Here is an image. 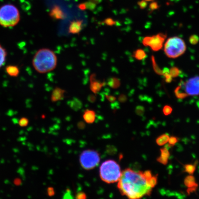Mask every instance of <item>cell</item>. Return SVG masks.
<instances>
[{
  "label": "cell",
  "instance_id": "obj_1",
  "mask_svg": "<svg viewBox=\"0 0 199 199\" xmlns=\"http://www.w3.org/2000/svg\"><path fill=\"white\" fill-rule=\"evenodd\" d=\"M118 188L121 195L131 199L141 198L149 196L152 188L148 186L143 172L127 168L122 172Z\"/></svg>",
  "mask_w": 199,
  "mask_h": 199
},
{
  "label": "cell",
  "instance_id": "obj_2",
  "mask_svg": "<svg viewBox=\"0 0 199 199\" xmlns=\"http://www.w3.org/2000/svg\"><path fill=\"white\" fill-rule=\"evenodd\" d=\"M57 64L56 54L54 51L48 48L40 49L33 58V67L39 73H46L54 70Z\"/></svg>",
  "mask_w": 199,
  "mask_h": 199
},
{
  "label": "cell",
  "instance_id": "obj_3",
  "mask_svg": "<svg viewBox=\"0 0 199 199\" xmlns=\"http://www.w3.org/2000/svg\"><path fill=\"white\" fill-rule=\"evenodd\" d=\"M122 172L120 166L113 160H107L102 163L100 167L101 179L107 183L118 182L121 177Z\"/></svg>",
  "mask_w": 199,
  "mask_h": 199
},
{
  "label": "cell",
  "instance_id": "obj_4",
  "mask_svg": "<svg viewBox=\"0 0 199 199\" xmlns=\"http://www.w3.org/2000/svg\"><path fill=\"white\" fill-rule=\"evenodd\" d=\"M20 14L14 5L7 4L0 7V25L4 28L16 26L19 23Z\"/></svg>",
  "mask_w": 199,
  "mask_h": 199
},
{
  "label": "cell",
  "instance_id": "obj_5",
  "mask_svg": "<svg viewBox=\"0 0 199 199\" xmlns=\"http://www.w3.org/2000/svg\"><path fill=\"white\" fill-rule=\"evenodd\" d=\"M164 52L167 57L175 59L181 56L186 50L184 40L178 37H173L167 40L164 46Z\"/></svg>",
  "mask_w": 199,
  "mask_h": 199
},
{
  "label": "cell",
  "instance_id": "obj_6",
  "mask_svg": "<svg viewBox=\"0 0 199 199\" xmlns=\"http://www.w3.org/2000/svg\"><path fill=\"white\" fill-rule=\"evenodd\" d=\"M100 161L99 154L97 151L91 149L83 151L79 157L81 167L86 170H90L96 167Z\"/></svg>",
  "mask_w": 199,
  "mask_h": 199
},
{
  "label": "cell",
  "instance_id": "obj_7",
  "mask_svg": "<svg viewBox=\"0 0 199 199\" xmlns=\"http://www.w3.org/2000/svg\"><path fill=\"white\" fill-rule=\"evenodd\" d=\"M167 37L166 34L162 33L152 36L146 37L142 40V44L146 47H150L153 51L156 52L162 48Z\"/></svg>",
  "mask_w": 199,
  "mask_h": 199
},
{
  "label": "cell",
  "instance_id": "obj_8",
  "mask_svg": "<svg viewBox=\"0 0 199 199\" xmlns=\"http://www.w3.org/2000/svg\"><path fill=\"white\" fill-rule=\"evenodd\" d=\"M179 85L188 97L199 96V76L191 77L185 82L182 81Z\"/></svg>",
  "mask_w": 199,
  "mask_h": 199
},
{
  "label": "cell",
  "instance_id": "obj_9",
  "mask_svg": "<svg viewBox=\"0 0 199 199\" xmlns=\"http://www.w3.org/2000/svg\"><path fill=\"white\" fill-rule=\"evenodd\" d=\"M96 75L92 74L90 77V89L94 94H97L101 91L102 88L105 85V82H102L97 80Z\"/></svg>",
  "mask_w": 199,
  "mask_h": 199
},
{
  "label": "cell",
  "instance_id": "obj_10",
  "mask_svg": "<svg viewBox=\"0 0 199 199\" xmlns=\"http://www.w3.org/2000/svg\"><path fill=\"white\" fill-rule=\"evenodd\" d=\"M51 18L55 20L63 19L66 18V14L59 6L55 5L52 7L49 12Z\"/></svg>",
  "mask_w": 199,
  "mask_h": 199
},
{
  "label": "cell",
  "instance_id": "obj_11",
  "mask_svg": "<svg viewBox=\"0 0 199 199\" xmlns=\"http://www.w3.org/2000/svg\"><path fill=\"white\" fill-rule=\"evenodd\" d=\"M184 183L185 186L188 188L187 192L189 194L196 191L198 186V185L196 182V178L192 175H190L185 177Z\"/></svg>",
  "mask_w": 199,
  "mask_h": 199
},
{
  "label": "cell",
  "instance_id": "obj_12",
  "mask_svg": "<svg viewBox=\"0 0 199 199\" xmlns=\"http://www.w3.org/2000/svg\"><path fill=\"white\" fill-rule=\"evenodd\" d=\"M83 20L81 19H76L71 22L68 28V32L72 34H77L79 33L82 30Z\"/></svg>",
  "mask_w": 199,
  "mask_h": 199
},
{
  "label": "cell",
  "instance_id": "obj_13",
  "mask_svg": "<svg viewBox=\"0 0 199 199\" xmlns=\"http://www.w3.org/2000/svg\"><path fill=\"white\" fill-rule=\"evenodd\" d=\"M66 91L59 87H56L53 90L51 95V100L53 102H56L64 98Z\"/></svg>",
  "mask_w": 199,
  "mask_h": 199
},
{
  "label": "cell",
  "instance_id": "obj_14",
  "mask_svg": "<svg viewBox=\"0 0 199 199\" xmlns=\"http://www.w3.org/2000/svg\"><path fill=\"white\" fill-rule=\"evenodd\" d=\"M160 150H161V156L157 158V162L164 165H167L168 162L169 158L170 156L169 151L168 148L166 147L161 148Z\"/></svg>",
  "mask_w": 199,
  "mask_h": 199
},
{
  "label": "cell",
  "instance_id": "obj_15",
  "mask_svg": "<svg viewBox=\"0 0 199 199\" xmlns=\"http://www.w3.org/2000/svg\"><path fill=\"white\" fill-rule=\"evenodd\" d=\"M83 118L86 123L92 124L96 119V113L94 111L87 110L83 113Z\"/></svg>",
  "mask_w": 199,
  "mask_h": 199
},
{
  "label": "cell",
  "instance_id": "obj_16",
  "mask_svg": "<svg viewBox=\"0 0 199 199\" xmlns=\"http://www.w3.org/2000/svg\"><path fill=\"white\" fill-rule=\"evenodd\" d=\"M6 72L10 76L16 77L19 74V69L17 66L9 65L6 67Z\"/></svg>",
  "mask_w": 199,
  "mask_h": 199
},
{
  "label": "cell",
  "instance_id": "obj_17",
  "mask_svg": "<svg viewBox=\"0 0 199 199\" xmlns=\"http://www.w3.org/2000/svg\"><path fill=\"white\" fill-rule=\"evenodd\" d=\"M107 84L112 89H116L120 87L121 82L117 77H111L107 80Z\"/></svg>",
  "mask_w": 199,
  "mask_h": 199
},
{
  "label": "cell",
  "instance_id": "obj_18",
  "mask_svg": "<svg viewBox=\"0 0 199 199\" xmlns=\"http://www.w3.org/2000/svg\"><path fill=\"white\" fill-rule=\"evenodd\" d=\"M7 52L5 48L0 44V68L4 65L6 60Z\"/></svg>",
  "mask_w": 199,
  "mask_h": 199
},
{
  "label": "cell",
  "instance_id": "obj_19",
  "mask_svg": "<svg viewBox=\"0 0 199 199\" xmlns=\"http://www.w3.org/2000/svg\"><path fill=\"white\" fill-rule=\"evenodd\" d=\"M169 136L167 134H164L159 136L156 140V142L158 145L162 146L167 144L168 142Z\"/></svg>",
  "mask_w": 199,
  "mask_h": 199
},
{
  "label": "cell",
  "instance_id": "obj_20",
  "mask_svg": "<svg viewBox=\"0 0 199 199\" xmlns=\"http://www.w3.org/2000/svg\"><path fill=\"white\" fill-rule=\"evenodd\" d=\"M70 107L75 111H78L82 107V103L81 101L78 99L74 98L70 102Z\"/></svg>",
  "mask_w": 199,
  "mask_h": 199
},
{
  "label": "cell",
  "instance_id": "obj_21",
  "mask_svg": "<svg viewBox=\"0 0 199 199\" xmlns=\"http://www.w3.org/2000/svg\"><path fill=\"white\" fill-rule=\"evenodd\" d=\"M133 56L137 60L141 61L146 58L147 54L144 50L142 49H138L133 52Z\"/></svg>",
  "mask_w": 199,
  "mask_h": 199
},
{
  "label": "cell",
  "instance_id": "obj_22",
  "mask_svg": "<svg viewBox=\"0 0 199 199\" xmlns=\"http://www.w3.org/2000/svg\"><path fill=\"white\" fill-rule=\"evenodd\" d=\"M197 163L194 164H187L184 165V171L190 175H192L196 171Z\"/></svg>",
  "mask_w": 199,
  "mask_h": 199
},
{
  "label": "cell",
  "instance_id": "obj_23",
  "mask_svg": "<svg viewBox=\"0 0 199 199\" xmlns=\"http://www.w3.org/2000/svg\"><path fill=\"white\" fill-rule=\"evenodd\" d=\"M174 93L175 94L176 97L178 99H182L188 97L187 95L182 91L180 85L177 87L176 89L175 90Z\"/></svg>",
  "mask_w": 199,
  "mask_h": 199
},
{
  "label": "cell",
  "instance_id": "obj_24",
  "mask_svg": "<svg viewBox=\"0 0 199 199\" xmlns=\"http://www.w3.org/2000/svg\"><path fill=\"white\" fill-rule=\"evenodd\" d=\"M152 64H153V68H154L155 72H156L157 74L162 75V70H161V69L160 68V67H158V65L156 63V61H155V58H154V56H152Z\"/></svg>",
  "mask_w": 199,
  "mask_h": 199
},
{
  "label": "cell",
  "instance_id": "obj_25",
  "mask_svg": "<svg viewBox=\"0 0 199 199\" xmlns=\"http://www.w3.org/2000/svg\"><path fill=\"white\" fill-rule=\"evenodd\" d=\"M170 74L171 76L172 77L175 78V77H178L179 75L180 74V70L177 67H172L169 70Z\"/></svg>",
  "mask_w": 199,
  "mask_h": 199
},
{
  "label": "cell",
  "instance_id": "obj_26",
  "mask_svg": "<svg viewBox=\"0 0 199 199\" xmlns=\"http://www.w3.org/2000/svg\"><path fill=\"white\" fill-rule=\"evenodd\" d=\"M157 180H158V178H157V176H152V177H150L149 179L147 180V183L148 184V186L149 187H151L152 189L154 188L157 183Z\"/></svg>",
  "mask_w": 199,
  "mask_h": 199
},
{
  "label": "cell",
  "instance_id": "obj_27",
  "mask_svg": "<svg viewBox=\"0 0 199 199\" xmlns=\"http://www.w3.org/2000/svg\"><path fill=\"white\" fill-rule=\"evenodd\" d=\"M189 42L192 45L197 44L199 42V37L197 35H192L189 38Z\"/></svg>",
  "mask_w": 199,
  "mask_h": 199
},
{
  "label": "cell",
  "instance_id": "obj_28",
  "mask_svg": "<svg viewBox=\"0 0 199 199\" xmlns=\"http://www.w3.org/2000/svg\"><path fill=\"white\" fill-rule=\"evenodd\" d=\"M84 3H85V6H86V9H89L90 10H93L96 8V6H97L96 4L90 2V1L85 2Z\"/></svg>",
  "mask_w": 199,
  "mask_h": 199
},
{
  "label": "cell",
  "instance_id": "obj_29",
  "mask_svg": "<svg viewBox=\"0 0 199 199\" xmlns=\"http://www.w3.org/2000/svg\"><path fill=\"white\" fill-rule=\"evenodd\" d=\"M172 108L171 107L168 105H166L164 107V108L163 109V112L164 115L167 116V115H170L171 113L172 112Z\"/></svg>",
  "mask_w": 199,
  "mask_h": 199
},
{
  "label": "cell",
  "instance_id": "obj_30",
  "mask_svg": "<svg viewBox=\"0 0 199 199\" xmlns=\"http://www.w3.org/2000/svg\"><path fill=\"white\" fill-rule=\"evenodd\" d=\"M29 124V120L26 118H22L18 121V125L20 127H27Z\"/></svg>",
  "mask_w": 199,
  "mask_h": 199
},
{
  "label": "cell",
  "instance_id": "obj_31",
  "mask_svg": "<svg viewBox=\"0 0 199 199\" xmlns=\"http://www.w3.org/2000/svg\"><path fill=\"white\" fill-rule=\"evenodd\" d=\"M104 23L108 26H113L116 24V21L113 20L112 18H106L103 21Z\"/></svg>",
  "mask_w": 199,
  "mask_h": 199
},
{
  "label": "cell",
  "instance_id": "obj_32",
  "mask_svg": "<svg viewBox=\"0 0 199 199\" xmlns=\"http://www.w3.org/2000/svg\"><path fill=\"white\" fill-rule=\"evenodd\" d=\"M178 141V138H177V137H169V144L170 146H173L174 145H175V144L177 143Z\"/></svg>",
  "mask_w": 199,
  "mask_h": 199
},
{
  "label": "cell",
  "instance_id": "obj_33",
  "mask_svg": "<svg viewBox=\"0 0 199 199\" xmlns=\"http://www.w3.org/2000/svg\"><path fill=\"white\" fill-rule=\"evenodd\" d=\"M87 198L86 194L83 192H78L76 195V198L77 199H84Z\"/></svg>",
  "mask_w": 199,
  "mask_h": 199
},
{
  "label": "cell",
  "instance_id": "obj_34",
  "mask_svg": "<svg viewBox=\"0 0 199 199\" xmlns=\"http://www.w3.org/2000/svg\"><path fill=\"white\" fill-rule=\"evenodd\" d=\"M164 77H165V81H166V82H168V83H170V82H171L172 80V77L171 75L170 74V73L164 75Z\"/></svg>",
  "mask_w": 199,
  "mask_h": 199
},
{
  "label": "cell",
  "instance_id": "obj_35",
  "mask_svg": "<svg viewBox=\"0 0 199 199\" xmlns=\"http://www.w3.org/2000/svg\"><path fill=\"white\" fill-rule=\"evenodd\" d=\"M138 5L141 9H144L147 6V3L146 1H145V0H143V1L140 2L138 3Z\"/></svg>",
  "mask_w": 199,
  "mask_h": 199
},
{
  "label": "cell",
  "instance_id": "obj_36",
  "mask_svg": "<svg viewBox=\"0 0 199 199\" xmlns=\"http://www.w3.org/2000/svg\"><path fill=\"white\" fill-rule=\"evenodd\" d=\"M47 194L49 197L54 196V194H55L54 188H52V187H49V188H47Z\"/></svg>",
  "mask_w": 199,
  "mask_h": 199
},
{
  "label": "cell",
  "instance_id": "obj_37",
  "mask_svg": "<svg viewBox=\"0 0 199 199\" xmlns=\"http://www.w3.org/2000/svg\"><path fill=\"white\" fill-rule=\"evenodd\" d=\"M63 198H72V197L71 192L70 190H67L66 193H65V195H64Z\"/></svg>",
  "mask_w": 199,
  "mask_h": 199
},
{
  "label": "cell",
  "instance_id": "obj_38",
  "mask_svg": "<svg viewBox=\"0 0 199 199\" xmlns=\"http://www.w3.org/2000/svg\"><path fill=\"white\" fill-rule=\"evenodd\" d=\"M150 9L152 10H156L158 9L159 8V5H158V3L157 2H153L149 6Z\"/></svg>",
  "mask_w": 199,
  "mask_h": 199
},
{
  "label": "cell",
  "instance_id": "obj_39",
  "mask_svg": "<svg viewBox=\"0 0 199 199\" xmlns=\"http://www.w3.org/2000/svg\"><path fill=\"white\" fill-rule=\"evenodd\" d=\"M127 97H126V95H120L119 97H118V101H119V102H124L127 101Z\"/></svg>",
  "mask_w": 199,
  "mask_h": 199
},
{
  "label": "cell",
  "instance_id": "obj_40",
  "mask_svg": "<svg viewBox=\"0 0 199 199\" xmlns=\"http://www.w3.org/2000/svg\"><path fill=\"white\" fill-rule=\"evenodd\" d=\"M106 97L107 100L109 101L110 102H115L116 100V98L115 97H113V96H112L106 95Z\"/></svg>",
  "mask_w": 199,
  "mask_h": 199
},
{
  "label": "cell",
  "instance_id": "obj_41",
  "mask_svg": "<svg viewBox=\"0 0 199 199\" xmlns=\"http://www.w3.org/2000/svg\"><path fill=\"white\" fill-rule=\"evenodd\" d=\"M143 111L144 108L142 107L139 106L137 107V112L138 114H141L143 112Z\"/></svg>",
  "mask_w": 199,
  "mask_h": 199
},
{
  "label": "cell",
  "instance_id": "obj_42",
  "mask_svg": "<svg viewBox=\"0 0 199 199\" xmlns=\"http://www.w3.org/2000/svg\"><path fill=\"white\" fill-rule=\"evenodd\" d=\"M78 8H79L81 10H85L86 9V6H85V3H82L79 4L78 5Z\"/></svg>",
  "mask_w": 199,
  "mask_h": 199
},
{
  "label": "cell",
  "instance_id": "obj_43",
  "mask_svg": "<svg viewBox=\"0 0 199 199\" xmlns=\"http://www.w3.org/2000/svg\"><path fill=\"white\" fill-rule=\"evenodd\" d=\"M96 100V98L95 96H94V95H91V96H89L88 100H89L90 102H95Z\"/></svg>",
  "mask_w": 199,
  "mask_h": 199
},
{
  "label": "cell",
  "instance_id": "obj_44",
  "mask_svg": "<svg viewBox=\"0 0 199 199\" xmlns=\"http://www.w3.org/2000/svg\"><path fill=\"white\" fill-rule=\"evenodd\" d=\"M88 1L92 2L96 4H98L100 3L102 0H88Z\"/></svg>",
  "mask_w": 199,
  "mask_h": 199
},
{
  "label": "cell",
  "instance_id": "obj_45",
  "mask_svg": "<svg viewBox=\"0 0 199 199\" xmlns=\"http://www.w3.org/2000/svg\"><path fill=\"white\" fill-rule=\"evenodd\" d=\"M14 184H15V185L18 186V185H20V184H21V181L20 180V179H15V180H14Z\"/></svg>",
  "mask_w": 199,
  "mask_h": 199
},
{
  "label": "cell",
  "instance_id": "obj_46",
  "mask_svg": "<svg viewBox=\"0 0 199 199\" xmlns=\"http://www.w3.org/2000/svg\"><path fill=\"white\" fill-rule=\"evenodd\" d=\"M146 2H150V1H153V0H145Z\"/></svg>",
  "mask_w": 199,
  "mask_h": 199
},
{
  "label": "cell",
  "instance_id": "obj_47",
  "mask_svg": "<svg viewBox=\"0 0 199 199\" xmlns=\"http://www.w3.org/2000/svg\"><path fill=\"white\" fill-rule=\"evenodd\" d=\"M170 1H174V0H170Z\"/></svg>",
  "mask_w": 199,
  "mask_h": 199
}]
</instances>
